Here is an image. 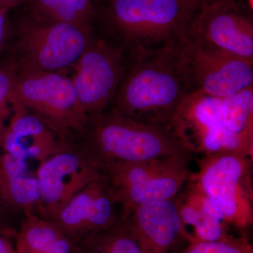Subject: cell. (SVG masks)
Returning <instances> with one entry per match:
<instances>
[{
	"mask_svg": "<svg viewBox=\"0 0 253 253\" xmlns=\"http://www.w3.org/2000/svg\"><path fill=\"white\" fill-rule=\"evenodd\" d=\"M181 45L127 54L126 73L109 109L169 129L187 95Z\"/></svg>",
	"mask_w": 253,
	"mask_h": 253,
	"instance_id": "1",
	"label": "cell"
},
{
	"mask_svg": "<svg viewBox=\"0 0 253 253\" xmlns=\"http://www.w3.org/2000/svg\"><path fill=\"white\" fill-rule=\"evenodd\" d=\"M83 132L85 153L101 170L111 165L190 154L172 131L108 109Z\"/></svg>",
	"mask_w": 253,
	"mask_h": 253,
	"instance_id": "2",
	"label": "cell"
},
{
	"mask_svg": "<svg viewBox=\"0 0 253 253\" xmlns=\"http://www.w3.org/2000/svg\"><path fill=\"white\" fill-rule=\"evenodd\" d=\"M197 9L190 0H107L109 38L127 54L181 45Z\"/></svg>",
	"mask_w": 253,
	"mask_h": 253,
	"instance_id": "3",
	"label": "cell"
},
{
	"mask_svg": "<svg viewBox=\"0 0 253 253\" xmlns=\"http://www.w3.org/2000/svg\"><path fill=\"white\" fill-rule=\"evenodd\" d=\"M193 154L111 165L101 170L112 191L121 216L141 205L172 200L191 176Z\"/></svg>",
	"mask_w": 253,
	"mask_h": 253,
	"instance_id": "4",
	"label": "cell"
},
{
	"mask_svg": "<svg viewBox=\"0 0 253 253\" xmlns=\"http://www.w3.org/2000/svg\"><path fill=\"white\" fill-rule=\"evenodd\" d=\"M189 179L215 205L227 224L246 230L253 222V156L221 151L196 160Z\"/></svg>",
	"mask_w": 253,
	"mask_h": 253,
	"instance_id": "5",
	"label": "cell"
},
{
	"mask_svg": "<svg viewBox=\"0 0 253 253\" xmlns=\"http://www.w3.org/2000/svg\"><path fill=\"white\" fill-rule=\"evenodd\" d=\"M11 102L34 113L57 133L83 131L89 121L72 81L57 72L20 71Z\"/></svg>",
	"mask_w": 253,
	"mask_h": 253,
	"instance_id": "6",
	"label": "cell"
},
{
	"mask_svg": "<svg viewBox=\"0 0 253 253\" xmlns=\"http://www.w3.org/2000/svg\"><path fill=\"white\" fill-rule=\"evenodd\" d=\"M94 37L92 29L36 19L21 23L17 52L21 71L57 72L76 63Z\"/></svg>",
	"mask_w": 253,
	"mask_h": 253,
	"instance_id": "7",
	"label": "cell"
},
{
	"mask_svg": "<svg viewBox=\"0 0 253 253\" xmlns=\"http://www.w3.org/2000/svg\"><path fill=\"white\" fill-rule=\"evenodd\" d=\"M187 94L226 97L253 86V61L187 39L180 49Z\"/></svg>",
	"mask_w": 253,
	"mask_h": 253,
	"instance_id": "8",
	"label": "cell"
},
{
	"mask_svg": "<svg viewBox=\"0 0 253 253\" xmlns=\"http://www.w3.org/2000/svg\"><path fill=\"white\" fill-rule=\"evenodd\" d=\"M127 63L126 50L109 38H93L81 55L71 80L89 120L109 109Z\"/></svg>",
	"mask_w": 253,
	"mask_h": 253,
	"instance_id": "9",
	"label": "cell"
},
{
	"mask_svg": "<svg viewBox=\"0 0 253 253\" xmlns=\"http://www.w3.org/2000/svg\"><path fill=\"white\" fill-rule=\"evenodd\" d=\"M169 129L191 154L202 156L221 151L245 153L228 127L224 97L201 93L186 95L176 110Z\"/></svg>",
	"mask_w": 253,
	"mask_h": 253,
	"instance_id": "10",
	"label": "cell"
},
{
	"mask_svg": "<svg viewBox=\"0 0 253 253\" xmlns=\"http://www.w3.org/2000/svg\"><path fill=\"white\" fill-rule=\"evenodd\" d=\"M187 39L253 61L252 14L239 0H214L196 10Z\"/></svg>",
	"mask_w": 253,
	"mask_h": 253,
	"instance_id": "11",
	"label": "cell"
},
{
	"mask_svg": "<svg viewBox=\"0 0 253 253\" xmlns=\"http://www.w3.org/2000/svg\"><path fill=\"white\" fill-rule=\"evenodd\" d=\"M41 217L54 219L82 189L102 176L99 168L82 151L66 149L40 163Z\"/></svg>",
	"mask_w": 253,
	"mask_h": 253,
	"instance_id": "12",
	"label": "cell"
},
{
	"mask_svg": "<svg viewBox=\"0 0 253 253\" xmlns=\"http://www.w3.org/2000/svg\"><path fill=\"white\" fill-rule=\"evenodd\" d=\"M118 206L102 175L78 193L51 221L74 246L86 236L118 223L121 218Z\"/></svg>",
	"mask_w": 253,
	"mask_h": 253,
	"instance_id": "13",
	"label": "cell"
},
{
	"mask_svg": "<svg viewBox=\"0 0 253 253\" xmlns=\"http://www.w3.org/2000/svg\"><path fill=\"white\" fill-rule=\"evenodd\" d=\"M126 217L142 253H169L181 240L195 241L173 199L141 205Z\"/></svg>",
	"mask_w": 253,
	"mask_h": 253,
	"instance_id": "14",
	"label": "cell"
},
{
	"mask_svg": "<svg viewBox=\"0 0 253 253\" xmlns=\"http://www.w3.org/2000/svg\"><path fill=\"white\" fill-rule=\"evenodd\" d=\"M12 113L5 131L1 151L27 162L41 163L68 149L56 132L42 120L19 105L12 104Z\"/></svg>",
	"mask_w": 253,
	"mask_h": 253,
	"instance_id": "15",
	"label": "cell"
},
{
	"mask_svg": "<svg viewBox=\"0 0 253 253\" xmlns=\"http://www.w3.org/2000/svg\"><path fill=\"white\" fill-rule=\"evenodd\" d=\"M173 200L185 227H192L195 241H220L230 236L222 214L194 181L189 179Z\"/></svg>",
	"mask_w": 253,
	"mask_h": 253,
	"instance_id": "16",
	"label": "cell"
},
{
	"mask_svg": "<svg viewBox=\"0 0 253 253\" xmlns=\"http://www.w3.org/2000/svg\"><path fill=\"white\" fill-rule=\"evenodd\" d=\"M27 161L0 151V201L5 208L19 210L26 216L39 211L41 184Z\"/></svg>",
	"mask_w": 253,
	"mask_h": 253,
	"instance_id": "17",
	"label": "cell"
},
{
	"mask_svg": "<svg viewBox=\"0 0 253 253\" xmlns=\"http://www.w3.org/2000/svg\"><path fill=\"white\" fill-rule=\"evenodd\" d=\"M67 239L53 221L33 214L21 224L15 247L17 253H54Z\"/></svg>",
	"mask_w": 253,
	"mask_h": 253,
	"instance_id": "18",
	"label": "cell"
},
{
	"mask_svg": "<svg viewBox=\"0 0 253 253\" xmlns=\"http://www.w3.org/2000/svg\"><path fill=\"white\" fill-rule=\"evenodd\" d=\"M75 253H142L127 217L109 229L86 236L73 246Z\"/></svg>",
	"mask_w": 253,
	"mask_h": 253,
	"instance_id": "19",
	"label": "cell"
},
{
	"mask_svg": "<svg viewBox=\"0 0 253 253\" xmlns=\"http://www.w3.org/2000/svg\"><path fill=\"white\" fill-rule=\"evenodd\" d=\"M36 19L91 28L96 11L90 0H31Z\"/></svg>",
	"mask_w": 253,
	"mask_h": 253,
	"instance_id": "20",
	"label": "cell"
},
{
	"mask_svg": "<svg viewBox=\"0 0 253 253\" xmlns=\"http://www.w3.org/2000/svg\"><path fill=\"white\" fill-rule=\"evenodd\" d=\"M181 253H253L252 244L245 236L216 241L189 243Z\"/></svg>",
	"mask_w": 253,
	"mask_h": 253,
	"instance_id": "21",
	"label": "cell"
},
{
	"mask_svg": "<svg viewBox=\"0 0 253 253\" xmlns=\"http://www.w3.org/2000/svg\"><path fill=\"white\" fill-rule=\"evenodd\" d=\"M17 68L15 65L0 67V151L11 113V95Z\"/></svg>",
	"mask_w": 253,
	"mask_h": 253,
	"instance_id": "22",
	"label": "cell"
},
{
	"mask_svg": "<svg viewBox=\"0 0 253 253\" xmlns=\"http://www.w3.org/2000/svg\"><path fill=\"white\" fill-rule=\"evenodd\" d=\"M7 10L0 9V53L7 36Z\"/></svg>",
	"mask_w": 253,
	"mask_h": 253,
	"instance_id": "23",
	"label": "cell"
},
{
	"mask_svg": "<svg viewBox=\"0 0 253 253\" xmlns=\"http://www.w3.org/2000/svg\"><path fill=\"white\" fill-rule=\"evenodd\" d=\"M0 253H17L16 247L4 236H0Z\"/></svg>",
	"mask_w": 253,
	"mask_h": 253,
	"instance_id": "24",
	"label": "cell"
},
{
	"mask_svg": "<svg viewBox=\"0 0 253 253\" xmlns=\"http://www.w3.org/2000/svg\"><path fill=\"white\" fill-rule=\"evenodd\" d=\"M23 1V0H0V9L9 11L11 8L21 4Z\"/></svg>",
	"mask_w": 253,
	"mask_h": 253,
	"instance_id": "25",
	"label": "cell"
},
{
	"mask_svg": "<svg viewBox=\"0 0 253 253\" xmlns=\"http://www.w3.org/2000/svg\"><path fill=\"white\" fill-rule=\"evenodd\" d=\"M190 1H191L196 7L199 8L201 5L207 4V3L214 1V0H190Z\"/></svg>",
	"mask_w": 253,
	"mask_h": 253,
	"instance_id": "26",
	"label": "cell"
},
{
	"mask_svg": "<svg viewBox=\"0 0 253 253\" xmlns=\"http://www.w3.org/2000/svg\"><path fill=\"white\" fill-rule=\"evenodd\" d=\"M4 206H3L2 204H1V201H0V217H1V214H2L3 211H4Z\"/></svg>",
	"mask_w": 253,
	"mask_h": 253,
	"instance_id": "27",
	"label": "cell"
}]
</instances>
